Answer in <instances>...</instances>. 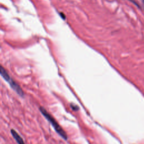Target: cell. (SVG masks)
Segmentation results:
<instances>
[{
	"mask_svg": "<svg viewBox=\"0 0 144 144\" xmlns=\"http://www.w3.org/2000/svg\"><path fill=\"white\" fill-rule=\"evenodd\" d=\"M39 110L42 114V115L45 117V118L51 124V125L53 126L54 128L55 129L56 132L63 138L65 140H66L68 139V136L66 132L64 131V130L59 125L57 121H56L53 116L48 113L47 111L45 109V108L42 106L39 107Z\"/></svg>",
	"mask_w": 144,
	"mask_h": 144,
	"instance_id": "6da1fadb",
	"label": "cell"
},
{
	"mask_svg": "<svg viewBox=\"0 0 144 144\" xmlns=\"http://www.w3.org/2000/svg\"><path fill=\"white\" fill-rule=\"evenodd\" d=\"M1 75L4 78V79L9 83L12 89H13L19 96H20L21 97H23L24 96V92L23 90L21 89V87H20L18 84H17V82H15L14 80L10 77V76L7 73V71L3 68L2 66L1 67Z\"/></svg>",
	"mask_w": 144,
	"mask_h": 144,
	"instance_id": "7a4b0ae2",
	"label": "cell"
},
{
	"mask_svg": "<svg viewBox=\"0 0 144 144\" xmlns=\"http://www.w3.org/2000/svg\"><path fill=\"white\" fill-rule=\"evenodd\" d=\"M11 135H13V137L15 138L16 141L17 142L18 144H25L23 138L20 137V136L17 132L15 131V130L12 129L11 130Z\"/></svg>",
	"mask_w": 144,
	"mask_h": 144,
	"instance_id": "3957f363",
	"label": "cell"
},
{
	"mask_svg": "<svg viewBox=\"0 0 144 144\" xmlns=\"http://www.w3.org/2000/svg\"><path fill=\"white\" fill-rule=\"evenodd\" d=\"M71 109H73V110H77L78 109V107L77 106V105H74V104H71Z\"/></svg>",
	"mask_w": 144,
	"mask_h": 144,
	"instance_id": "277c9868",
	"label": "cell"
},
{
	"mask_svg": "<svg viewBox=\"0 0 144 144\" xmlns=\"http://www.w3.org/2000/svg\"><path fill=\"white\" fill-rule=\"evenodd\" d=\"M60 15H61V17H62L63 18H64V19H65V17H64V16H65V15H64V14H60Z\"/></svg>",
	"mask_w": 144,
	"mask_h": 144,
	"instance_id": "5b68a950",
	"label": "cell"
}]
</instances>
